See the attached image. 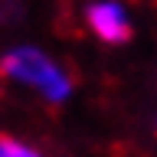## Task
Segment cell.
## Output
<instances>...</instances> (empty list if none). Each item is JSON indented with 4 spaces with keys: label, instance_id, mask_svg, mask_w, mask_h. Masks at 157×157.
<instances>
[{
    "label": "cell",
    "instance_id": "3957f363",
    "mask_svg": "<svg viewBox=\"0 0 157 157\" xmlns=\"http://www.w3.org/2000/svg\"><path fill=\"white\" fill-rule=\"evenodd\" d=\"M0 157H39V154H33L29 147L17 144V141H10V137H0Z\"/></svg>",
    "mask_w": 157,
    "mask_h": 157
},
{
    "label": "cell",
    "instance_id": "6da1fadb",
    "mask_svg": "<svg viewBox=\"0 0 157 157\" xmlns=\"http://www.w3.org/2000/svg\"><path fill=\"white\" fill-rule=\"evenodd\" d=\"M0 69L7 72V75L20 78V82H26V85L39 88V95H46L49 101H62L69 95V78L59 72V66L52 59H46L39 49H13L10 56H3Z\"/></svg>",
    "mask_w": 157,
    "mask_h": 157
},
{
    "label": "cell",
    "instance_id": "7a4b0ae2",
    "mask_svg": "<svg viewBox=\"0 0 157 157\" xmlns=\"http://www.w3.org/2000/svg\"><path fill=\"white\" fill-rule=\"evenodd\" d=\"M88 23L95 29V36H101L105 43H124L131 36L128 17L118 3H92L88 7Z\"/></svg>",
    "mask_w": 157,
    "mask_h": 157
}]
</instances>
